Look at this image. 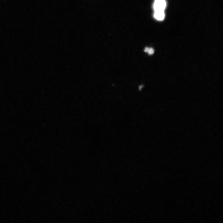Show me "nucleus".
I'll return each mask as SVG.
<instances>
[{"mask_svg":"<svg viewBox=\"0 0 223 223\" xmlns=\"http://www.w3.org/2000/svg\"><path fill=\"white\" fill-rule=\"evenodd\" d=\"M166 7L165 0H155L153 5L154 11H164Z\"/></svg>","mask_w":223,"mask_h":223,"instance_id":"f257e3e1","label":"nucleus"},{"mask_svg":"<svg viewBox=\"0 0 223 223\" xmlns=\"http://www.w3.org/2000/svg\"><path fill=\"white\" fill-rule=\"evenodd\" d=\"M154 18L159 20H163L165 17L164 11H154Z\"/></svg>","mask_w":223,"mask_h":223,"instance_id":"f03ea898","label":"nucleus"},{"mask_svg":"<svg viewBox=\"0 0 223 223\" xmlns=\"http://www.w3.org/2000/svg\"><path fill=\"white\" fill-rule=\"evenodd\" d=\"M147 52L149 55H152L154 53V50L152 48H149Z\"/></svg>","mask_w":223,"mask_h":223,"instance_id":"7ed1b4c3","label":"nucleus"},{"mask_svg":"<svg viewBox=\"0 0 223 223\" xmlns=\"http://www.w3.org/2000/svg\"><path fill=\"white\" fill-rule=\"evenodd\" d=\"M149 49V48L148 47H146L144 49V51L145 52H147L148 51V49Z\"/></svg>","mask_w":223,"mask_h":223,"instance_id":"20e7f679","label":"nucleus"}]
</instances>
